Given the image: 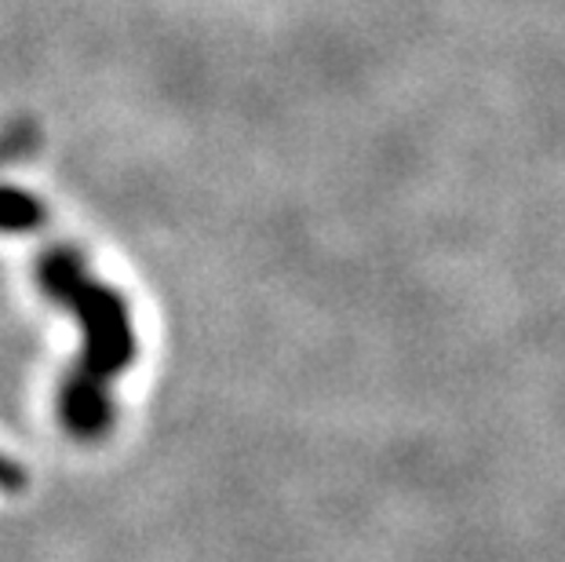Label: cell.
I'll list each match as a JSON object with an SVG mask.
<instances>
[{"label":"cell","mask_w":565,"mask_h":562,"mask_svg":"<svg viewBox=\"0 0 565 562\" xmlns=\"http://www.w3.org/2000/svg\"><path fill=\"white\" fill-rule=\"evenodd\" d=\"M58 307H66L84 329V351H81L84 369H92L103 380H114L136 362L139 340L136 329H131V310L117 289L95 278H84L70 289V296Z\"/></svg>","instance_id":"1"},{"label":"cell","mask_w":565,"mask_h":562,"mask_svg":"<svg viewBox=\"0 0 565 562\" xmlns=\"http://www.w3.org/2000/svg\"><path fill=\"white\" fill-rule=\"evenodd\" d=\"M110 380L95 377L81 362L70 369L58 388V416L63 427L81 442H99L114 432V399L106 391Z\"/></svg>","instance_id":"2"},{"label":"cell","mask_w":565,"mask_h":562,"mask_svg":"<svg viewBox=\"0 0 565 562\" xmlns=\"http://www.w3.org/2000/svg\"><path fill=\"white\" fill-rule=\"evenodd\" d=\"M84 278H88V263H84V253L74 245H55L38 259V285L47 300L55 304H63L70 289Z\"/></svg>","instance_id":"3"},{"label":"cell","mask_w":565,"mask_h":562,"mask_svg":"<svg viewBox=\"0 0 565 562\" xmlns=\"http://www.w3.org/2000/svg\"><path fill=\"white\" fill-rule=\"evenodd\" d=\"M47 223V209L19 187L0 183V234H30Z\"/></svg>","instance_id":"4"},{"label":"cell","mask_w":565,"mask_h":562,"mask_svg":"<svg viewBox=\"0 0 565 562\" xmlns=\"http://www.w3.org/2000/svg\"><path fill=\"white\" fill-rule=\"evenodd\" d=\"M33 142H38V131H33V125H15L4 139H0V161L22 158V153H26Z\"/></svg>","instance_id":"5"},{"label":"cell","mask_w":565,"mask_h":562,"mask_svg":"<svg viewBox=\"0 0 565 562\" xmlns=\"http://www.w3.org/2000/svg\"><path fill=\"white\" fill-rule=\"evenodd\" d=\"M0 489H4V494H19V489H26V471L8 457H0Z\"/></svg>","instance_id":"6"}]
</instances>
